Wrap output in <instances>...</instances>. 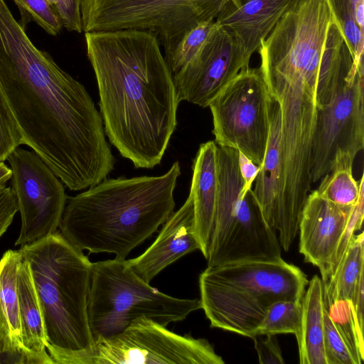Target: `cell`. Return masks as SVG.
Masks as SVG:
<instances>
[{"instance_id": "obj_1", "label": "cell", "mask_w": 364, "mask_h": 364, "mask_svg": "<svg viewBox=\"0 0 364 364\" xmlns=\"http://www.w3.org/2000/svg\"><path fill=\"white\" fill-rule=\"evenodd\" d=\"M0 84L23 144L69 189L105 180L114 158L100 113L85 87L37 48L0 0Z\"/></svg>"}, {"instance_id": "obj_2", "label": "cell", "mask_w": 364, "mask_h": 364, "mask_svg": "<svg viewBox=\"0 0 364 364\" xmlns=\"http://www.w3.org/2000/svg\"><path fill=\"white\" fill-rule=\"evenodd\" d=\"M85 39L105 135L136 168H154L176 129L179 104L157 36L129 28L85 32Z\"/></svg>"}, {"instance_id": "obj_3", "label": "cell", "mask_w": 364, "mask_h": 364, "mask_svg": "<svg viewBox=\"0 0 364 364\" xmlns=\"http://www.w3.org/2000/svg\"><path fill=\"white\" fill-rule=\"evenodd\" d=\"M178 161L158 176L105 179L67 199L59 228L75 247L125 259L173 213Z\"/></svg>"}, {"instance_id": "obj_4", "label": "cell", "mask_w": 364, "mask_h": 364, "mask_svg": "<svg viewBox=\"0 0 364 364\" xmlns=\"http://www.w3.org/2000/svg\"><path fill=\"white\" fill-rule=\"evenodd\" d=\"M18 251L30 266L54 364H85L95 345L87 314L92 262L58 232Z\"/></svg>"}, {"instance_id": "obj_5", "label": "cell", "mask_w": 364, "mask_h": 364, "mask_svg": "<svg viewBox=\"0 0 364 364\" xmlns=\"http://www.w3.org/2000/svg\"><path fill=\"white\" fill-rule=\"evenodd\" d=\"M309 280L284 261H250L208 267L198 279L201 309L210 327L252 338L268 308L302 301Z\"/></svg>"}, {"instance_id": "obj_6", "label": "cell", "mask_w": 364, "mask_h": 364, "mask_svg": "<svg viewBox=\"0 0 364 364\" xmlns=\"http://www.w3.org/2000/svg\"><path fill=\"white\" fill-rule=\"evenodd\" d=\"M200 309L198 299H178L152 287L126 259L92 263L87 314L94 341L122 331L141 316L167 326Z\"/></svg>"}, {"instance_id": "obj_7", "label": "cell", "mask_w": 364, "mask_h": 364, "mask_svg": "<svg viewBox=\"0 0 364 364\" xmlns=\"http://www.w3.org/2000/svg\"><path fill=\"white\" fill-rule=\"evenodd\" d=\"M233 0H82L85 32L137 29L159 37L165 55L198 23L214 21Z\"/></svg>"}, {"instance_id": "obj_8", "label": "cell", "mask_w": 364, "mask_h": 364, "mask_svg": "<svg viewBox=\"0 0 364 364\" xmlns=\"http://www.w3.org/2000/svg\"><path fill=\"white\" fill-rule=\"evenodd\" d=\"M363 147L364 67L363 63L354 61L328 102L317 110L311 151V183L334 169L352 168Z\"/></svg>"}, {"instance_id": "obj_9", "label": "cell", "mask_w": 364, "mask_h": 364, "mask_svg": "<svg viewBox=\"0 0 364 364\" xmlns=\"http://www.w3.org/2000/svg\"><path fill=\"white\" fill-rule=\"evenodd\" d=\"M85 364H224L205 338L172 332L141 316L122 331L95 341Z\"/></svg>"}, {"instance_id": "obj_10", "label": "cell", "mask_w": 364, "mask_h": 364, "mask_svg": "<svg viewBox=\"0 0 364 364\" xmlns=\"http://www.w3.org/2000/svg\"><path fill=\"white\" fill-rule=\"evenodd\" d=\"M268 91L260 70H242L210 102L215 142L261 166L269 135Z\"/></svg>"}, {"instance_id": "obj_11", "label": "cell", "mask_w": 364, "mask_h": 364, "mask_svg": "<svg viewBox=\"0 0 364 364\" xmlns=\"http://www.w3.org/2000/svg\"><path fill=\"white\" fill-rule=\"evenodd\" d=\"M6 160L21 218L15 245L23 246L53 235L68 199L63 183L33 151L18 146Z\"/></svg>"}, {"instance_id": "obj_12", "label": "cell", "mask_w": 364, "mask_h": 364, "mask_svg": "<svg viewBox=\"0 0 364 364\" xmlns=\"http://www.w3.org/2000/svg\"><path fill=\"white\" fill-rule=\"evenodd\" d=\"M250 58L234 36L216 23L199 52L172 75L178 101L208 107L242 70L250 67Z\"/></svg>"}, {"instance_id": "obj_13", "label": "cell", "mask_w": 364, "mask_h": 364, "mask_svg": "<svg viewBox=\"0 0 364 364\" xmlns=\"http://www.w3.org/2000/svg\"><path fill=\"white\" fill-rule=\"evenodd\" d=\"M353 206L336 205L316 191L305 201L299 223V252L319 269L323 282L332 275L336 250Z\"/></svg>"}, {"instance_id": "obj_14", "label": "cell", "mask_w": 364, "mask_h": 364, "mask_svg": "<svg viewBox=\"0 0 364 364\" xmlns=\"http://www.w3.org/2000/svg\"><path fill=\"white\" fill-rule=\"evenodd\" d=\"M275 230L266 222L252 189L242 193L229 234L208 267L282 259Z\"/></svg>"}, {"instance_id": "obj_15", "label": "cell", "mask_w": 364, "mask_h": 364, "mask_svg": "<svg viewBox=\"0 0 364 364\" xmlns=\"http://www.w3.org/2000/svg\"><path fill=\"white\" fill-rule=\"evenodd\" d=\"M164 224L155 241L141 255L127 260L134 272L149 284L169 264L190 252L200 250L190 193L183 205Z\"/></svg>"}, {"instance_id": "obj_16", "label": "cell", "mask_w": 364, "mask_h": 364, "mask_svg": "<svg viewBox=\"0 0 364 364\" xmlns=\"http://www.w3.org/2000/svg\"><path fill=\"white\" fill-rule=\"evenodd\" d=\"M296 0H233L215 18L251 58Z\"/></svg>"}, {"instance_id": "obj_17", "label": "cell", "mask_w": 364, "mask_h": 364, "mask_svg": "<svg viewBox=\"0 0 364 364\" xmlns=\"http://www.w3.org/2000/svg\"><path fill=\"white\" fill-rule=\"evenodd\" d=\"M217 148L215 141L200 145L193 163L190 189L200 251L207 259L214 226L217 200Z\"/></svg>"}, {"instance_id": "obj_18", "label": "cell", "mask_w": 364, "mask_h": 364, "mask_svg": "<svg viewBox=\"0 0 364 364\" xmlns=\"http://www.w3.org/2000/svg\"><path fill=\"white\" fill-rule=\"evenodd\" d=\"M21 254L6 251L0 259V352L14 364H33L22 336L17 279Z\"/></svg>"}, {"instance_id": "obj_19", "label": "cell", "mask_w": 364, "mask_h": 364, "mask_svg": "<svg viewBox=\"0 0 364 364\" xmlns=\"http://www.w3.org/2000/svg\"><path fill=\"white\" fill-rule=\"evenodd\" d=\"M267 112L268 139L264 159L252 191L266 222L276 230L282 175L281 109L278 101L269 92Z\"/></svg>"}, {"instance_id": "obj_20", "label": "cell", "mask_w": 364, "mask_h": 364, "mask_svg": "<svg viewBox=\"0 0 364 364\" xmlns=\"http://www.w3.org/2000/svg\"><path fill=\"white\" fill-rule=\"evenodd\" d=\"M218 191L214 226L207 260L211 259L226 240L235 217L237 202L243 192L238 167V151L217 148Z\"/></svg>"}, {"instance_id": "obj_21", "label": "cell", "mask_w": 364, "mask_h": 364, "mask_svg": "<svg viewBox=\"0 0 364 364\" xmlns=\"http://www.w3.org/2000/svg\"><path fill=\"white\" fill-rule=\"evenodd\" d=\"M17 286L24 346L33 364H54L46 349L43 320L30 266L22 255Z\"/></svg>"}, {"instance_id": "obj_22", "label": "cell", "mask_w": 364, "mask_h": 364, "mask_svg": "<svg viewBox=\"0 0 364 364\" xmlns=\"http://www.w3.org/2000/svg\"><path fill=\"white\" fill-rule=\"evenodd\" d=\"M302 299V316L297 336L301 364H327L323 341L324 286L314 275Z\"/></svg>"}, {"instance_id": "obj_23", "label": "cell", "mask_w": 364, "mask_h": 364, "mask_svg": "<svg viewBox=\"0 0 364 364\" xmlns=\"http://www.w3.org/2000/svg\"><path fill=\"white\" fill-rule=\"evenodd\" d=\"M364 272V232L354 235L332 277L323 282L328 301H351L361 274Z\"/></svg>"}, {"instance_id": "obj_24", "label": "cell", "mask_w": 364, "mask_h": 364, "mask_svg": "<svg viewBox=\"0 0 364 364\" xmlns=\"http://www.w3.org/2000/svg\"><path fill=\"white\" fill-rule=\"evenodd\" d=\"M301 301L281 300L272 304L256 328L255 336L279 333H294L297 336L301 323Z\"/></svg>"}, {"instance_id": "obj_25", "label": "cell", "mask_w": 364, "mask_h": 364, "mask_svg": "<svg viewBox=\"0 0 364 364\" xmlns=\"http://www.w3.org/2000/svg\"><path fill=\"white\" fill-rule=\"evenodd\" d=\"M317 193L323 198L342 207L355 205L363 190V176L356 181L352 168L334 169L324 176Z\"/></svg>"}, {"instance_id": "obj_26", "label": "cell", "mask_w": 364, "mask_h": 364, "mask_svg": "<svg viewBox=\"0 0 364 364\" xmlns=\"http://www.w3.org/2000/svg\"><path fill=\"white\" fill-rule=\"evenodd\" d=\"M215 26V20L200 22L181 36L171 51L164 57L172 75L195 57Z\"/></svg>"}, {"instance_id": "obj_27", "label": "cell", "mask_w": 364, "mask_h": 364, "mask_svg": "<svg viewBox=\"0 0 364 364\" xmlns=\"http://www.w3.org/2000/svg\"><path fill=\"white\" fill-rule=\"evenodd\" d=\"M341 26L353 59H363L364 32L355 21V12L364 7V0H328Z\"/></svg>"}, {"instance_id": "obj_28", "label": "cell", "mask_w": 364, "mask_h": 364, "mask_svg": "<svg viewBox=\"0 0 364 364\" xmlns=\"http://www.w3.org/2000/svg\"><path fill=\"white\" fill-rule=\"evenodd\" d=\"M324 297L328 316L346 343L355 364H361L364 360V351L358 343L350 301L338 299L329 303L325 292Z\"/></svg>"}, {"instance_id": "obj_29", "label": "cell", "mask_w": 364, "mask_h": 364, "mask_svg": "<svg viewBox=\"0 0 364 364\" xmlns=\"http://www.w3.org/2000/svg\"><path fill=\"white\" fill-rule=\"evenodd\" d=\"M18 6L21 15V24L25 28L33 21L48 34L58 35L63 26L55 9L47 0H12Z\"/></svg>"}, {"instance_id": "obj_30", "label": "cell", "mask_w": 364, "mask_h": 364, "mask_svg": "<svg viewBox=\"0 0 364 364\" xmlns=\"http://www.w3.org/2000/svg\"><path fill=\"white\" fill-rule=\"evenodd\" d=\"M21 144L23 141L18 126L0 84V161L6 160Z\"/></svg>"}, {"instance_id": "obj_31", "label": "cell", "mask_w": 364, "mask_h": 364, "mask_svg": "<svg viewBox=\"0 0 364 364\" xmlns=\"http://www.w3.org/2000/svg\"><path fill=\"white\" fill-rule=\"evenodd\" d=\"M323 313V341L327 364H355L342 337L331 321L325 301Z\"/></svg>"}, {"instance_id": "obj_32", "label": "cell", "mask_w": 364, "mask_h": 364, "mask_svg": "<svg viewBox=\"0 0 364 364\" xmlns=\"http://www.w3.org/2000/svg\"><path fill=\"white\" fill-rule=\"evenodd\" d=\"M363 213V190H362L357 203L353 207L345 229L341 237L335 255L332 275L336 272L342 258L343 257L350 242L353 236L355 235V232L359 230L362 228Z\"/></svg>"}, {"instance_id": "obj_33", "label": "cell", "mask_w": 364, "mask_h": 364, "mask_svg": "<svg viewBox=\"0 0 364 364\" xmlns=\"http://www.w3.org/2000/svg\"><path fill=\"white\" fill-rule=\"evenodd\" d=\"M82 0H55L54 9L58 13L63 26L69 31L81 33L82 29L81 17Z\"/></svg>"}, {"instance_id": "obj_34", "label": "cell", "mask_w": 364, "mask_h": 364, "mask_svg": "<svg viewBox=\"0 0 364 364\" xmlns=\"http://www.w3.org/2000/svg\"><path fill=\"white\" fill-rule=\"evenodd\" d=\"M257 335L255 348L258 355L259 363L261 364L284 363L282 351L275 335Z\"/></svg>"}, {"instance_id": "obj_35", "label": "cell", "mask_w": 364, "mask_h": 364, "mask_svg": "<svg viewBox=\"0 0 364 364\" xmlns=\"http://www.w3.org/2000/svg\"><path fill=\"white\" fill-rule=\"evenodd\" d=\"M18 211L17 200L11 187L0 188V237L11 224Z\"/></svg>"}, {"instance_id": "obj_36", "label": "cell", "mask_w": 364, "mask_h": 364, "mask_svg": "<svg viewBox=\"0 0 364 364\" xmlns=\"http://www.w3.org/2000/svg\"><path fill=\"white\" fill-rule=\"evenodd\" d=\"M351 309L358 343L364 351L363 308H364V272L361 274L353 299L350 301Z\"/></svg>"}, {"instance_id": "obj_37", "label": "cell", "mask_w": 364, "mask_h": 364, "mask_svg": "<svg viewBox=\"0 0 364 364\" xmlns=\"http://www.w3.org/2000/svg\"><path fill=\"white\" fill-rule=\"evenodd\" d=\"M238 167L243 181L242 191L246 193L252 189L260 166L254 164L247 156L238 151Z\"/></svg>"}, {"instance_id": "obj_38", "label": "cell", "mask_w": 364, "mask_h": 364, "mask_svg": "<svg viewBox=\"0 0 364 364\" xmlns=\"http://www.w3.org/2000/svg\"><path fill=\"white\" fill-rule=\"evenodd\" d=\"M11 170L4 161H0V188L6 186L11 178Z\"/></svg>"}, {"instance_id": "obj_39", "label": "cell", "mask_w": 364, "mask_h": 364, "mask_svg": "<svg viewBox=\"0 0 364 364\" xmlns=\"http://www.w3.org/2000/svg\"><path fill=\"white\" fill-rule=\"evenodd\" d=\"M0 364H14V361L9 355L0 352Z\"/></svg>"}, {"instance_id": "obj_40", "label": "cell", "mask_w": 364, "mask_h": 364, "mask_svg": "<svg viewBox=\"0 0 364 364\" xmlns=\"http://www.w3.org/2000/svg\"><path fill=\"white\" fill-rule=\"evenodd\" d=\"M47 1L51 4V6H54L55 4V0H47ZM54 8V7H53Z\"/></svg>"}]
</instances>
